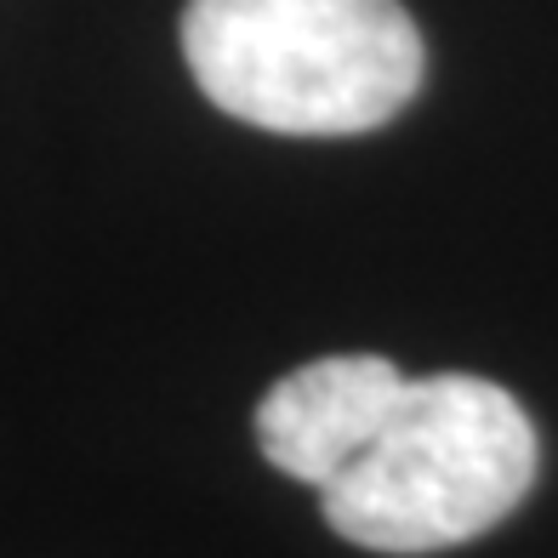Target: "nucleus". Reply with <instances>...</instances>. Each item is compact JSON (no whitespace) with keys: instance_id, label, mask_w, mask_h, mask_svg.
<instances>
[{"instance_id":"1","label":"nucleus","mask_w":558,"mask_h":558,"mask_svg":"<svg viewBox=\"0 0 558 558\" xmlns=\"http://www.w3.org/2000/svg\"><path fill=\"white\" fill-rule=\"evenodd\" d=\"M183 58L222 114L279 137H360L422 86L399 0H189Z\"/></svg>"},{"instance_id":"2","label":"nucleus","mask_w":558,"mask_h":558,"mask_svg":"<svg viewBox=\"0 0 558 558\" xmlns=\"http://www.w3.org/2000/svg\"><path fill=\"white\" fill-rule=\"evenodd\" d=\"M524 404L468 371L411 376L365 456L325 485V524L365 553H439L485 536L536 485Z\"/></svg>"},{"instance_id":"3","label":"nucleus","mask_w":558,"mask_h":558,"mask_svg":"<svg viewBox=\"0 0 558 558\" xmlns=\"http://www.w3.org/2000/svg\"><path fill=\"white\" fill-rule=\"evenodd\" d=\"M404 383L411 376L383 353H331L296 365L257 404V445L279 473L325 490L353 456L371 450Z\"/></svg>"}]
</instances>
